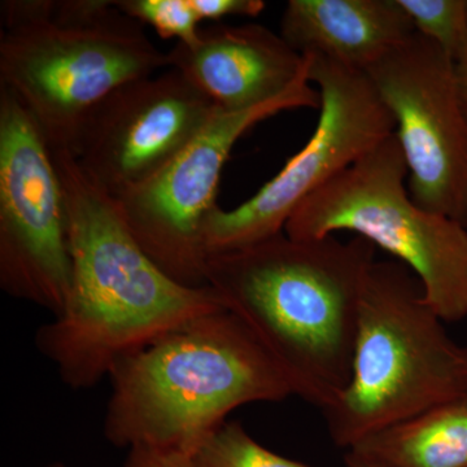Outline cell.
I'll list each match as a JSON object with an SVG mask.
<instances>
[{"label": "cell", "instance_id": "2e32d148", "mask_svg": "<svg viewBox=\"0 0 467 467\" xmlns=\"http://www.w3.org/2000/svg\"><path fill=\"white\" fill-rule=\"evenodd\" d=\"M416 32L434 42L454 64L467 57V0H399Z\"/></svg>", "mask_w": 467, "mask_h": 467}, {"label": "cell", "instance_id": "4fadbf2b", "mask_svg": "<svg viewBox=\"0 0 467 467\" xmlns=\"http://www.w3.org/2000/svg\"><path fill=\"white\" fill-rule=\"evenodd\" d=\"M416 34L399 0H290L281 36L299 54L365 70Z\"/></svg>", "mask_w": 467, "mask_h": 467}, {"label": "cell", "instance_id": "7402d4cb", "mask_svg": "<svg viewBox=\"0 0 467 467\" xmlns=\"http://www.w3.org/2000/svg\"><path fill=\"white\" fill-rule=\"evenodd\" d=\"M457 78H459V84L461 88V94H462L463 103L467 104V57L456 64Z\"/></svg>", "mask_w": 467, "mask_h": 467}, {"label": "cell", "instance_id": "ac0fdd59", "mask_svg": "<svg viewBox=\"0 0 467 467\" xmlns=\"http://www.w3.org/2000/svg\"><path fill=\"white\" fill-rule=\"evenodd\" d=\"M57 0H5L0 5L2 32H14L52 21Z\"/></svg>", "mask_w": 467, "mask_h": 467}, {"label": "cell", "instance_id": "6da1fadb", "mask_svg": "<svg viewBox=\"0 0 467 467\" xmlns=\"http://www.w3.org/2000/svg\"><path fill=\"white\" fill-rule=\"evenodd\" d=\"M67 211L72 287L36 334V349L70 389H91L119 359L193 319L225 308L209 285L174 281L143 251L119 202L72 153L52 150Z\"/></svg>", "mask_w": 467, "mask_h": 467}, {"label": "cell", "instance_id": "52a82bcc", "mask_svg": "<svg viewBox=\"0 0 467 467\" xmlns=\"http://www.w3.org/2000/svg\"><path fill=\"white\" fill-rule=\"evenodd\" d=\"M304 55L309 57L310 82L321 94L317 126L306 146L251 199L232 211L211 212L202 227L207 257L284 233L301 202L395 134V119L367 73Z\"/></svg>", "mask_w": 467, "mask_h": 467}, {"label": "cell", "instance_id": "9a60e30c", "mask_svg": "<svg viewBox=\"0 0 467 467\" xmlns=\"http://www.w3.org/2000/svg\"><path fill=\"white\" fill-rule=\"evenodd\" d=\"M192 467H309L263 447L239 422H225L190 457Z\"/></svg>", "mask_w": 467, "mask_h": 467}, {"label": "cell", "instance_id": "ba28073f", "mask_svg": "<svg viewBox=\"0 0 467 467\" xmlns=\"http://www.w3.org/2000/svg\"><path fill=\"white\" fill-rule=\"evenodd\" d=\"M304 57L306 67L285 94L254 109L218 110L167 167L116 199L140 247L174 281L207 285L202 227L218 207L221 173L239 138L285 110L319 109L321 94L310 82L309 57Z\"/></svg>", "mask_w": 467, "mask_h": 467}, {"label": "cell", "instance_id": "44dd1931", "mask_svg": "<svg viewBox=\"0 0 467 467\" xmlns=\"http://www.w3.org/2000/svg\"><path fill=\"white\" fill-rule=\"evenodd\" d=\"M346 466L347 467H389L384 466L382 463H378L376 461H371L368 459H365V457L359 456L358 453H353V451H349L346 457Z\"/></svg>", "mask_w": 467, "mask_h": 467}, {"label": "cell", "instance_id": "7c38bea8", "mask_svg": "<svg viewBox=\"0 0 467 467\" xmlns=\"http://www.w3.org/2000/svg\"><path fill=\"white\" fill-rule=\"evenodd\" d=\"M168 61L218 110L238 112L285 94L306 57L269 27L251 23L202 29L192 45L177 42Z\"/></svg>", "mask_w": 467, "mask_h": 467}, {"label": "cell", "instance_id": "5bb4252c", "mask_svg": "<svg viewBox=\"0 0 467 467\" xmlns=\"http://www.w3.org/2000/svg\"><path fill=\"white\" fill-rule=\"evenodd\" d=\"M349 451L389 467H467V396L368 436Z\"/></svg>", "mask_w": 467, "mask_h": 467}, {"label": "cell", "instance_id": "8992f818", "mask_svg": "<svg viewBox=\"0 0 467 467\" xmlns=\"http://www.w3.org/2000/svg\"><path fill=\"white\" fill-rule=\"evenodd\" d=\"M162 67L168 52L116 5L90 23L48 21L0 38V88L16 98L51 150L72 155L101 101Z\"/></svg>", "mask_w": 467, "mask_h": 467}, {"label": "cell", "instance_id": "9c48e42d", "mask_svg": "<svg viewBox=\"0 0 467 467\" xmlns=\"http://www.w3.org/2000/svg\"><path fill=\"white\" fill-rule=\"evenodd\" d=\"M72 270L66 193L54 155L32 117L0 88V287L57 317Z\"/></svg>", "mask_w": 467, "mask_h": 467}, {"label": "cell", "instance_id": "8fae6325", "mask_svg": "<svg viewBox=\"0 0 467 467\" xmlns=\"http://www.w3.org/2000/svg\"><path fill=\"white\" fill-rule=\"evenodd\" d=\"M218 109L178 70L129 82L101 101L73 156L119 199L167 167Z\"/></svg>", "mask_w": 467, "mask_h": 467}, {"label": "cell", "instance_id": "e0dca14e", "mask_svg": "<svg viewBox=\"0 0 467 467\" xmlns=\"http://www.w3.org/2000/svg\"><path fill=\"white\" fill-rule=\"evenodd\" d=\"M115 5L126 16L153 27L164 39L192 45L201 32V20L189 0H117Z\"/></svg>", "mask_w": 467, "mask_h": 467}, {"label": "cell", "instance_id": "ffe728a7", "mask_svg": "<svg viewBox=\"0 0 467 467\" xmlns=\"http://www.w3.org/2000/svg\"><path fill=\"white\" fill-rule=\"evenodd\" d=\"M125 467H192L190 457L175 451L133 448L129 450Z\"/></svg>", "mask_w": 467, "mask_h": 467}, {"label": "cell", "instance_id": "3957f363", "mask_svg": "<svg viewBox=\"0 0 467 467\" xmlns=\"http://www.w3.org/2000/svg\"><path fill=\"white\" fill-rule=\"evenodd\" d=\"M109 378L107 441L187 457L234 409L294 396L281 368L225 308L119 359Z\"/></svg>", "mask_w": 467, "mask_h": 467}, {"label": "cell", "instance_id": "603a6c76", "mask_svg": "<svg viewBox=\"0 0 467 467\" xmlns=\"http://www.w3.org/2000/svg\"><path fill=\"white\" fill-rule=\"evenodd\" d=\"M47 467H67L66 465H61V463H55V465L47 466Z\"/></svg>", "mask_w": 467, "mask_h": 467}, {"label": "cell", "instance_id": "277c9868", "mask_svg": "<svg viewBox=\"0 0 467 467\" xmlns=\"http://www.w3.org/2000/svg\"><path fill=\"white\" fill-rule=\"evenodd\" d=\"M442 322L408 266L374 263L362 290L349 383L325 411L335 444L350 450L467 396V347Z\"/></svg>", "mask_w": 467, "mask_h": 467}, {"label": "cell", "instance_id": "d6986e66", "mask_svg": "<svg viewBox=\"0 0 467 467\" xmlns=\"http://www.w3.org/2000/svg\"><path fill=\"white\" fill-rule=\"evenodd\" d=\"M189 3L201 21L256 17L266 7L263 0H189Z\"/></svg>", "mask_w": 467, "mask_h": 467}, {"label": "cell", "instance_id": "7a4b0ae2", "mask_svg": "<svg viewBox=\"0 0 467 467\" xmlns=\"http://www.w3.org/2000/svg\"><path fill=\"white\" fill-rule=\"evenodd\" d=\"M376 245L281 233L212 254L205 282L281 368L295 396L333 407L349 383L362 290Z\"/></svg>", "mask_w": 467, "mask_h": 467}, {"label": "cell", "instance_id": "5b68a950", "mask_svg": "<svg viewBox=\"0 0 467 467\" xmlns=\"http://www.w3.org/2000/svg\"><path fill=\"white\" fill-rule=\"evenodd\" d=\"M340 232L367 239L408 266L442 321L466 317V226L411 199L395 134L301 202L285 226L290 238L303 241Z\"/></svg>", "mask_w": 467, "mask_h": 467}, {"label": "cell", "instance_id": "30bf717a", "mask_svg": "<svg viewBox=\"0 0 467 467\" xmlns=\"http://www.w3.org/2000/svg\"><path fill=\"white\" fill-rule=\"evenodd\" d=\"M365 73L395 119L411 199L467 227V116L456 64L416 32Z\"/></svg>", "mask_w": 467, "mask_h": 467}, {"label": "cell", "instance_id": "cb8c5ba5", "mask_svg": "<svg viewBox=\"0 0 467 467\" xmlns=\"http://www.w3.org/2000/svg\"><path fill=\"white\" fill-rule=\"evenodd\" d=\"M463 107H465V112H466V116H467V104L463 103Z\"/></svg>", "mask_w": 467, "mask_h": 467}]
</instances>
